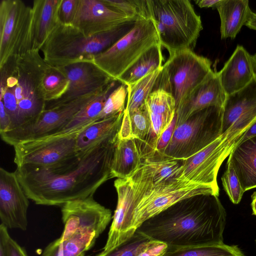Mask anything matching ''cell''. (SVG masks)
I'll list each match as a JSON object with an SVG mask.
<instances>
[{"label": "cell", "mask_w": 256, "mask_h": 256, "mask_svg": "<svg viewBox=\"0 0 256 256\" xmlns=\"http://www.w3.org/2000/svg\"><path fill=\"white\" fill-rule=\"evenodd\" d=\"M136 22H126L111 30L90 38L85 36L72 24H64L58 22L40 50L44 60L57 67L82 62L94 63L96 54L111 47L129 32Z\"/></svg>", "instance_id": "3"}, {"label": "cell", "mask_w": 256, "mask_h": 256, "mask_svg": "<svg viewBox=\"0 0 256 256\" xmlns=\"http://www.w3.org/2000/svg\"><path fill=\"white\" fill-rule=\"evenodd\" d=\"M84 128L70 133L20 142L13 146L14 162L17 167H46L70 158L78 154L76 138Z\"/></svg>", "instance_id": "10"}, {"label": "cell", "mask_w": 256, "mask_h": 256, "mask_svg": "<svg viewBox=\"0 0 256 256\" xmlns=\"http://www.w3.org/2000/svg\"><path fill=\"white\" fill-rule=\"evenodd\" d=\"M251 198V206L252 210V214L256 216V191L254 192Z\"/></svg>", "instance_id": "44"}, {"label": "cell", "mask_w": 256, "mask_h": 256, "mask_svg": "<svg viewBox=\"0 0 256 256\" xmlns=\"http://www.w3.org/2000/svg\"><path fill=\"white\" fill-rule=\"evenodd\" d=\"M162 256H244L237 246L222 243L204 246L168 248Z\"/></svg>", "instance_id": "34"}, {"label": "cell", "mask_w": 256, "mask_h": 256, "mask_svg": "<svg viewBox=\"0 0 256 256\" xmlns=\"http://www.w3.org/2000/svg\"><path fill=\"white\" fill-rule=\"evenodd\" d=\"M166 244L154 240L136 231L126 240L96 256H162L167 250Z\"/></svg>", "instance_id": "28"}, {"label": "cell", "mask_w": 256, "mask_h": 256, "mask_svg": "<svg viewBox=\"0 0 256 256\" xmlns=\"http://www.w3.org/2000/svg\"><path fill=\"white\" fill-rule=\"evenodd\" d=\"M177 114H176L171 122L163 132L158 138L154 154L149 158L154 156H161L168 144L176 126Z\"/></svg>", "instance_id": "40"}, {"label": "cell", "mask_w": 256, "mask_h": 256, "mask_svg": "<svg viewBox=\"0 0 256 256\" xmlns=\"http://www.w3.org/2000/svg\"><path fill=\"white\" fill-rule=\"evenodd\" d=\"M256 122V78L226 96L222 108L221 136L233 148L239 138Z\"/></svg>", "instance_id": "14"}, {"label": "cell", "mask_w": 256, "mask_h": 256, "mask_svg": "<svg viewBox=\"0 0 256 256\" xmlns=\"http://www.w3.org/2000/svg\"><path fill=\"white\" fill-rule=\"evenodd\" d=\"M245 26L250 29L256 30V13L252 12L250 18Z\"/></svg>", "instance_id": "43"}, {"label": "cell", "mask_w": 256, "mask_h": 256, "mask_svg": "<svg viewBox=\"0 0 256 256\" xmlns=\"http://www.w3.org/2000/svg\"><path fill=\"white\" fill-rule=\"evenodd\" d=\"M0 240L5 246L7 256H28L24 249L10 236L8 229L2 224L0 225Z\"/></svg>", "instance_id": "38"}, {"label": "cell", "mask_w": 256, "mask_h": 256, "mask_svg": "<svg viewBox=\"0 0 256 256\" xmlns=\"http://www.w3.org/2000/svg\"><path fill=\"white\" fill-rule=\"evenodd\" d=\"M232 149L230 143L220 136L202 150L183 160L182 178L210 186L220 190L218 173Z\"/></svg>", "instance_id": "15"}, {"label": "cell", "mask_w": 256, "mask_h": 256, "mask_svg": "<svg viewBox=\"0 0 256 256\" xmlns=\"http://www.w3.org/2000/svg\"><path fill=\"white\" fill-rule=\"evenodd\" d=\"M127 96L128 86L120 83L107 98L103 108L98 116V120L124 112L126 107L125 105Z\"/></svg>", "instance_id": "36"}, {"label": "cell", "mask_w": 256, "mask_h": 256, "mask_svg": "<svg viewBox=\"0 0 256 256\" xmlns=\"http://www.w3.org/2000/svg\"><path fill=\"white\" fill-rule=\"evenodd\" d=\"M118 134L54 165L18 166L15 172L26 195L36 204L62 206L93 196L112 178L111 166Z\"/></svg>", "instance_id": "1"}, {"label": "cell", "mask_w": 256, "mask_h": 256, "mask_svg": "<svg viewBox=\"0 0 256 256\" xmlns=\"http://www.w3.org/2000/svg\"><path fill=\"white\" fill-rule=\"evenodd\" d=\"M216 8L220 19L222 39H234L252 12L248 0H222Z\"/></svg>", "instance_id": "26"}, {"label": "cell", "mask_w": 256, "mask_h": 256, "mask_svg": "<svg viewBox=\"0 0 256 256\" xmlns=\"http://www.w3.org/2000/svg\"><path fill=\"white\" fill-rule=\"evenodd\" d=\"M226 96L218 72L212 70L191 92L176 110V125L183 122L192 114L201 109L211 106L223 108Z\"/></svg>", "instance_id": "21"}, {"label": "cell", "mask_w": 256, "mask_h": 256, "mask_svg": "<svg viewBox=\"0 0 256 256\" xmlns=\"http://www.w3.org/2000/svg\"><path fill=\"white\" fill-rule=\"evenodd\" d=\"M78 256H86V252H82Z\"/></svg>", "instance_id": "47"}, {"label": "cell", "mask_w": 256, "mask_h": 256, "mask_svg": "<svg viewBox=\"0 0 256 256\" xmlns=\"http://www.w3.org/2000/svg\"><path fill=\"white\" fill-rule=\"evenodd\" d=\"M133 20H136L113 10L102 0H79L72 25L90 38Z\"/></svg>", "instance_id": "19"}, {"label": "cell", "mask_w": 256, "mask_h": 256, "mask_svg": "<svg viewBox=\"0 0 256 256\" xmlns=\"http://www.w3.org/2000/svg\"><path fill=\"white\" fill-rule=\"evenodd\" d=\"M158 44V34L152 20L138 19L129 32L111 47L96 54L93 62L116 80L146 51Z\"/></svg>", "instance_id": "8"}, {"label": "cell", "mask_w": 256, "mask_h": 256, "mask_svg": "<svg viewBox=\"0 0 256 256\" xmlns=\"http://www.w3.org/2000/svg\"><path fill=\"white\" fill-rule=\"evenodd\" d=\"M222 0H196V4L200 8H216Z\"/></svg>", "instance_id": "42"}, {"label": "cell", "mask_w": 256, "mask_h": 256, "mask_svg": "<svg viewBox=\"0 0 256 256\" xmlns=\"http://www.w3.org/2000/svg\"><path fill=\"white\" fill-rule=\"evenodd\" d=\"M228 160L244 192L256 188V136L234 146Z\"/></svg>", "instance_id": "24"}, {"label": "cell", "mask_w": 256, "mask_h": 256, "mask_svg": "<svg viewBox=\"0 0 256 256\" xmlns=\"http://www.w3.org/2000/svg\"><path fill=\"white\" fill-rule=\"evenodd\" d=\"M63 232L58 238L62 242L79 232L100 235L112 218L111 210L94 200L93 196L67 202L62 206Z\"/></svg>", "instance_id": "13"}, {"label": "cell", "mask_w": 256, "mask_h": 256, "mask_svg": "<svg viewBox=\"0 0 256 256\" xmlns=\"http://www.w3.org/2000/svg\"><path fill=\"white\" fill-rule=\"evenodd\" d=\"M162 68L127 86L128 96L126 110L128 112H134L144 104L148 96L154 91Z\"/></svg>", "instance_id": "33"}, {"label": "cell", "mask_w": 256, "mask_h": 256, "mask_svg": "<svg viewBox=\"0 0 256 256\" xmlns=\"http://www.w3.org/2000/svg\"><path fill=\"white\" fill-rule=\"evenodd\" d=\"M144 104L150 116V128L140 148L142 152L150 154L154 152L158 138L176 114V102L170 94L158 89L148 96Z\"/></svg>", "instance_id": "20"}, {"label": "cell", "mask_w": 256, "mask_h": 256, "mask_svg": "<svg viewBox=\"0 0 256 256\" xmlns=\"http://www.w3.org/2000/svg\"><path fill=\"white\" fill-rule=\"evenodd\" d=\"M222 182L224 190L230 201L236 204L240 203L244 191L240 184L232 164L228 160L225 171L222 177Z\"/></svg>", "instance_id": "37"}, {"label": "cell", "mask_w": 256, "mask_h": 256, "mask_svg": "<svg viewBox=\"0 0 256 256\" xmlns=\"http://www.w3.org/2000/svg\"><path fill=\"white\" fill-rule=\"evenodd\" d=\"M0 256H7L5 246L1 240H0Z\"/></svg>", "instance_id": "45"}, {"label": "cell", "mask_w": 256, "mask_h": 256, "mask_svg": "<svg viewBox=\"0 0 256 256\" xmlns=\"http://www.w3.org/2000/svg\"><path fill=\"white\" fill-rule=\"evenodd\" d=\"M79 0H62L59 8V22L72 25L76 14Z\"/></svg>", "instance_id": "39"}, {"label": "cell", "mask_w": 256, "mask_h": 256, "mask_svg": "<svg viewBox=\"0 0 256 256\" xmlns=\"http://www.w3.org/2000/svg\"><path fill=\"white\" fill-rule=\"evenodd\" d=\"M226 217L218 196L198 194L176 202L136 231L168 248L218 244L224 243Z\"/></svg>", "instance_id": "2"}, {"label": "cell", "mask_w": 256, "mask_h": 256, "mask_svg": "<svg viewBox=\"0 0 256 256\" xmlns=\"http://www.w3.org/2000/svg\"><path fill=\"white\" fill-rule=\"evenodd\" d=\"M32 9L20 0L0 2V68L32 50Z\"/></svg>", "instance_id": "9"}, {"label": "cell", "mask_w": 256, "mask_h": 256, "mask_svg": "<svg viewBox=\"0 0 256 256\" xmlns=\"http://www.w3.org/2000/svg\"><path fill=\"white\" fill-rule=\"evenodd\" d=\"M136 184L129 216L118 240V245L129 238L146 220L183 199L198 194L219 196L220 190L212 186L183 179L150 186L137 177L130 178Z\"/></svg>", "instance_id": "4"}, {"label": "cell", "mask_w": 256, "mask_h": 256, "mask_svg": "<svg viewBox=\"0 0 256 256\" xmlns=\"http://www.w3.org/2000/svg\"><path fill=\"white\" fill-rule=\"evenodd\" d=\"M218 74L227 96L242 89L255 78L252 55L238 45Z\"/></svg>", "instance_id": "22"}, {"label": "cell", "mask_w": 256, "mask_h": 256, "mask_svg": "<svg viewBox=\"0 0 256 256\" xmlns=\"http://www.w3.org/2000/svg\"><path fill=\"white\" fill-rule=\"evenodd\" d=\"M100 92L88 94L68 103L45 110L30 123L0 134L1 138L6 143L14 146L22 142L56 134L84 106Z\"/></svg>", "instance_id": "11"}, {"label": "cell", "mask_w": 256, "mask_h": 256, "mask_svg": "<svg viewBox=\"0 0 256 256\" xmlns=\"http://www.w3.org/2000/svg\"><path fill=\"white\" fill-rule=\"evenodd\" d=\"M118 82H120L116 80L111 82L102 92L84 106L69 122L56 134L70 133L82 129L98 120V116L107 98L119 85Z\"/></svg>", "instance_id": "29"}, {"label": "cell", "mask_w": 256, "mask_h": 256, "mask_svg": "<svg viewBox=\"0 0 256 256\" xmlns=\"http://www.w3.org/2000/svg\"><path fill=\"white\" fill-rule=\"evenodd\" d=\"M62 68L68 80V88L60 98L46 102L45 110L100 92L115 80L92 62H78Z\"/></svg>", "instance_id": "16"}, {"label": "cell", "mask_w": 256, "mask_h": 256, "mask_svg": "<svg viewBox=\"0 0 256 256\" xmlns=\"http://www.w3.org/2000/svg\"><path fill=\"white\" fill-rule=\"evenodd\" d=\"M160 44L152 46L146 51L117 80L126 86L132 84L149 73L161 68L164 57Z\"/></svg>", "instance_id": "30"}, {"label": "cell", "mask_w": 256, "mask_h": 256, "mask_svg": "<svg viewBox=\"0 0 256 256\" xmlns=\"http://www.w3.org/2000/svg\"><path fill=\"white\" fill-rule=\"evenodd\" d=\"M124 112L96 120L84 128L76 140L78 153L88 150L100 143L118 134Z\"/></svg>", "instance_id": "25"}, {"label": "cell", "mask_w": 256, "mask_h": 256, "mask_svg": "<svg viewBox=\"0 0 256 256\" xmlns=\"http://www.w3.org/2000/svg\"><path fill=\"white\" fill-rule=\"evenodd\" d=\"M0 84L13 90L18 113V128L21 127L38 118L45 110L46 102L40 96L19 56L11 58L0 68Z\"/></svg>", "instance_id": "12"}, {"label": "cell", "mask_w": 256, "mask_h": 256, "mask_svg": "<svg viewBox=\"0 0 256 256\" xmlns=\"http://www.w3.org/2000/svg\"><path fill=\"white\" fill-rule=\"evenodd\" d=\"M222 118V108L216 106L194 112L176 125L171 140L160 156L184 160L196 154L221 136Z\"/></svg>", "instance_id": "6"}, {"label": "cell", "mask_w": 256, "mask_h": 256, "mask_svg": "<svg viewBox=\"0 0 256 256\" xmlns=\"http://www.w3.org/2000/svg\"><path fill=\"white\" fill-rule=\"evenodd\" d=\"M162 46L170 55L193 50L203 28L201 18L188 0H148Z\"/></svg>", "instance_id": "5"}, {"label": "cell", "mask_w": 256, "mask_h": 256, "mask_svg": "<svg viewBox=\"0 0 256 256\" xmlns=\"http://www.w3.org/2000/svg\"><path fill=\"white\" fill-rule=\"evenodd\" d=\"M142 158L134 139H119L115 148L111 166L112 178L126 179L139 168Z\"/></svg>", "instance_id": "27"}, {"label": "cell", "mask_w": 256, "mask_h": 256, "mask_svg": "<svg viewBox=\"0 0 256 256\" xmlns=\"http://www.w3.org/2000/svg\"><path fill=\"white\" fill-rule=\"evenodd\" d=\"M254 70L255 72V78H256V54L252 55Z\"/></svg>", "instance_id": "46"}, {"label": "cell", "mask_w": 256, "mask_h": 256, "mask_svg": "<svg viewBox=\"0 0 256 256\" xmlns=\"http://www.w3.org/2000/svg\"><path fill=\"white\" fill-rule=\"evenodd\" d=\"M39 52L32 50L19 57L46 103L60 98L67 90L69 82L63 68L48 63Z\"/></svg>", "instance_id": "18"}, {"label": "cell", "mask_w": 256, "mask_h": 256, "mask_svg": "<svg viewBox=\"0 0 256 256\" xmlns=\"http://www.w3.org/2000/svg\"><path fill=\"white\" fill-rule=\"evenodd\" d=\"M254 136H256V122L239 138L234 146Z\"/></svg>", "instance_id": "41"}, {"label": "cell", "mask_w": 256, "mask_h": 256, "mask_svg": "<svg viewBox=\"0 0 256 256\" xmlns=\"http://www.w3.org/2000/svg\"><path fill=\"white\" fill-rule=\"evenodd\" d=\"M26 195L16 174L0 168V218L8 229L26 230L29 206Z\"/></svg>", "instance_id": "17"}, {"label": "cell", "mask_w": 256, "mask_h": 256, "mask_svg": "<svg viewBox=\"0 0 256 256\" xmlns=\"http://www.w3.org/2000/svg\"><path fill=\"white\" fill-rule=\"evenodd\" d=\"M100 236L94 232H79L62 242L57 238L46 246L41 256H78L90 249Z\"/></svg>", "instance_id": "31"}, {"label": "cell", "mask_w": 256, "mask_h": 256, "mask_svg": "<svg viewBox=\"0 0 256 256\" xmlns=\"http://www.w3.org/2000/svg\"><path fill=\"white\" fill-rule=\"evenodd\" d=\"M150 128V118L145 104L132 112L125 109L118 138L134 139L139 147L146 139Z\"/></svg>", "instance_id": "32"}, {"label": "cell", "mask_w": 256, "mask_h": 256, "mask_svg": "<svg viewBox=\"0 0 256 256\" xmlns=\"http://www.w3.org/2000/svg\"><path fill=\"white\" fill-rule=\"evenodd\" d=\"M110 8L136 20L152 19L148 0H102Z\"/></svg>", "instance_id": "35"}, {"label": "cell", "mask_w": 256, "mask_h": 256, "mask_svg": "<svg viewBox=\"0 0 256 256\" xmlns=\"http://www.w3.org/2000/svg\"><path fill=\"white\" fill-rule=\"evenodd\" d=\"M212 62L193 50H183L170 55L163 64L154 90L162 89L170 94L176 110L191 92L212 71Z\"/></svg>", "instance_id": "7"}, {"label": "cell", "mask_w": 256, "mask_h": 256, "mask_svg": "<svg viewBox=\"0 0 256 256\" xmlns=\"http://www.w3.org/2000/svg\"><path fill=\"white\" fill-rule=\"evenodd\" d=\"M62 0H34L32 9V50H40L49 34L59 22Z\"/></svg>", "instance_id": "23"}, {"label": "cell", "mask_w": 256, "mask_h": 256, "mask_svg": "<svg viewBox=\"0 0 256 256\" xmlns=\"http://www.w3.org/2000/svg\"></svg>", "instance_id": "48"}]
</instances>
